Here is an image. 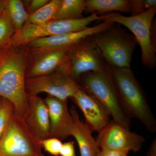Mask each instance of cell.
<instances>
[{
  "label": "cell",
  "mask_w": 156,
  "mask_h": 156,
  "mask_svg": "<svg viewBox=\"0 0 156 156\" xmlns=\"http://www.w3.org/2000/svg\"><path fill=\"white\" fill-rule=\"evenodd\" d=\"M100 19V16L94 13L81 19L52 20L38 25L25 23L15 31L9 44L25 45L36 39L84 30L92 22Z\"/></svg>",
  "instance_id": "52a82bcc"
},
{
  "label": "cell",
  "mask_w": 156,
  "mask_h": 156,
  "mask_svg": "<svg viewBox=\"0 0 156 156\" xmlns=\"http://www.w3.org/2000/svg\"><path fill=\"white\" fill-rule=\"evenodd\" d=\"M71 48L53 50L41 54L27 75V78L49 74L68 60Z\"/></svg>",
  "instance_id": "2e32d148"
},
{
  "label": "cell",
  "mask_w": 156,
  "mask_h": 156,
  "mask_svg": "<svg viewBox=\"0 0 156 156\" xmlns=\"http://www.w3.org/2000/svg\"><path fill=\"white\" fill-rule=\"evenodd\" d=\"M96 141L101 150H108L129 153H136L142 148L144 137L112 120L98 133Z\"/></svg>",
  "instance_id": "30bf717a"
},
{
  "label": "cell",
  "mask_w": 156,
  "mask_h": 156,
  "mask_svg": "<svg viewBox=\"0 0 156 156\" xmlns=\"http://www.w3.org/2000/svg\"><path fill=\"white\" fill-rule=\"evenodd\" d=\"M128 154L118 151L100 149L96 156H128Z\"/></svg>",
  "instance_id": "484cf974"
},
{
  "label": "cell",
  "mask_w": 156,
  "mask_h": 156,
  "mask_svg": "<svg viewBox=\"0 0 156 156\" xmlns=\"http://www.w3.org/2000/svg\"><path fill=\"white\" fill-rule=\"evenodd\" d=\"M49 1L48 0H32L31 1L29 6V11L30 14L44 6Z\"/></svg>",
  "instance_id": "d4e9b609"
},
{
  "label": "cell",
  "mask_w": 156,
  "mask_h": 156,
  "mask_svg": "<svg viewBox=\"0 0 156 156\" xmlns=\"http://www.w3.org/2000/svg\"><path fill=\"white\" fill-rule=\"evenodd\" d=\"M86 1L62 0L53 20L81 19L86 10Z\"/></svg>",
  "instance_id": "ac0fdd59"
},
{
  "label": "cell",
  "mask_w": 156,
  "mask_h": 156,
  "mask_svg": "<svg viewBox=\"0 0 156 156\" xmlns=\"http://www.w3.org/2000/svg\"><path fill=\"white\" fill-rule=\"evenodd\" d=\"M0 59H1V56H0Z\"/></svg>",
  "instance_id": "f546056e"
},
{
  "label": "cell",
  "mask_w": 156,
  "mask_h": 156,
  "mask_svg": "<svg viewBox=\"0 0 156 156\" xmlns=\"http://www.w3.org/2000/svg\"><path fill=\"white\" fill-rule=\"evenodd\" d=\"M62 0H52L29 16L26 23L33 24H44L52 21L56 15Z\"/></svg>",
  "instance_id": "d6986e66"
},
{
  "label": "cell",
  "mask_w": 156,
  "mask_h": 156,
  "mask_svg": "<svg viewBox=\"0 0 156 156\" xmlns=\"http://www.w3.org/2000/svg\"><path fill=\"white\" fill-rule=\"evenodd\" d=\"M15 31L14 24L5 9L0 15V49L9 44Z\"/></svg>",
  "instance_id": "44dd1931"
},
{
  "label": "cell",
  "mask_w": 156,
  "mask_h": 156,
  "mask_svg": "<svg viewBox=\"0 0 156 156\" xmlns=\"http://www.w3.org/2000/svg\"><path fill=\"white\" fill-rule=\"evenodd\" d=\"M6 10L16 31L22 28L29 16L22 2L20 0L7 1Z\"/></svg>",
  "instance_id": "ffe728a7"
},
{
  "label": "cell",
  "mask_w": 156,
  "mask_h": 156,
  "mask_svg": "<svg viewBox=\"0 0 156 156\" xmlns=\"http://www.w3.org/2000/svg\"><path fill=\"white\" fill-rule=\"evenodd\" d=\"M42 147L50 154L54 156L59 155L62 143L61 140L55 138H48L41 141Z\"/></svg>",
  "instance_id": "603a6c76"
},
{
  "label": "cell",
  "mask_w": 156,
  "mask_h": 156,
  "mask_svg": "<svg viewBox=\"0 0 156 156\" xmlns=\"http://www.w3.org/2000/svg\"><path fill=\"white\" fill-rule=\"evenodd\" d=\"M60 156H76L74 142L73 141H68L62 144L60 149L59 155Z\"/></svg>",
  "instance_id": "cb8c5ba5"
},
{
  "label": "cell",
  "mask_w": 156,
  "mask_h": 156,
  "mask_svg": "<svg viewBox=\"0 0 156 156\" xmlns=\"http://www.w3.org/2000/svg\"><path fill=\"white\" fill-rule=\"evenodd\" d=\"M147 156H156V138L152 142L148 151Z\"/></svg>",
  "instance_id": "83f0119b"
},
{
  "label": "cell",
  "mask_w": 156,
  "mask_h": 156,
  "mask_svg": "<svg viewBox=\"0 0 156 156\" xmlns=\"http://www.w3.org/2000/svg\"><path fill=\"white\" fill-rule=\"evenodd\" d=\"M108 67L120 103L128 119L139 120L148 131L155 133V118L132 70L126 68Z\"/></svg>",
  "instance_id": "6da1fadb"
},
{
  "label": "cell",
  "mask_w": 156,
  "mask_h": 156,
  "mask_svg": "<svg viewBox=\"0 0 156 156\" xmlns=\"http://www.w3.org/2000/svg\"><path fill=\"white\" fill-rule=\"evenodd\" d=\"M73 120V127L71 136L77 143L81 156H96L100 150L96 139L92 136V131L80 119L75 107L69 109Z\"/></svg>",
  "instance_id": "9a60e30c"
},
{
  "label": "cell",
  "mask_w": 156,
  "mask_h": 156,
  "mask_svg": "<svg viewBox=\"0 0 156 156\" xmlns=\"http://www.w3.org/2000/svg\"><path fill=\"white\" fill-rule=\"evenodd\" d=\"M0 100V138L2 136L15 110L14 105L8 99L1 98Z\"/></svg>",
  "instance_id": "7402d4cb"
},
{
  "label": "cell",
  "mask_w": 156,
  "mask_h": 156,
  "mask_svg": "<svg viewBox=\"0 0 156 156\" xmlns=\"http://www.w3.org/2000/svg\"><path fill=\"white\" fill-rule=\"evenodd\" d=\"M71 98L83 112L85 123L92 132L99 133L111 121V116L106 108L82 88Z\"/></svg>",
  "instance_id": "7c38bea8"
},
{
  "label": "cell",
  "mask_w": 156,
  "mask_h": 156,
  "mask_svg": "<svg viewBox=\"0 0 156 156\" xmlns=\"http://www.w3.org/2000/svg\"><path fill=\"white\" fill-rule=\"evenodd\" d=\"M156 8L140 14L125 16L118 12L100 16L99 21H108L126 27L134 35L141 51V61L144 66L154 68L156 64V49L154 40V18Z\"/></svg>",
  "instance_id": "7a4b0ae2"
},
{
  "label": "cell",
  "mask_w": 156,
  "mask_h": 156,
  "mask_svg": "<svg viewBox=\"0 0 156 156\" xmlns=\"http://www.w3.org/2000/svg\"><path fill=\"white\" fill-rule=\"evenodd\" d=\"M41 141L14 110L0 138V156H44Z\"/></svg>",
  "instance_id": "8992f818"
},
{
  "label": "cell",
  "mask_w": 156,
  "mask_h": 156,
  "mask_svg": "<svg viewBox=\"0 0 156 156\" xmlns=\"http://www.w3.org/2000/svg\"><path fill=\"white\" fill-rule=\"evenodd\" d=\"M25 67L24 56L17 52H9L0 59V98L11 101L22 117L27 101Z\"/></svg>",
  "instance_id": "3957f363"
},
{
  "label": "cell",
  "mask_w": 156,
  "mask_h": 156,
  "mask_svg": "<svg viewBox=\"0 0 156 156\" xmlns=\"http://www.w3.org/2000/svg\"><path fill=\"white\" fill-rule=\"evenodd\" d=\"M87 13L104 14L112 11L132 13L133 0H87Z\"/></svg>",
  "instance_id": "e0dca14e"
},
{
  "label": "cell",
  "mask_w": 156,
  "mask_h": 156,
  "mask_svg": "<svg viewBox=\"0 0 156 156\" xmlns=\"http://www.w3.org/2000/svg\"><path fill=\"white\" fill-rule=\"evenodd\" d=\"M113 23H101L84 30L36 39L28 43L31 49L40 54L53 50L71 48L87 38L105 30Z\"/></svg>",
  "instance_id": "8fae6325"
},
{
  "label": "cell",
  "mask_w": 156,
  "mask_h": 156,
  "mask_svg": "<svg viewBox=\"0 0 156 156\" xmlns=\"http://www.w3.org/2000/svg\"><path fill=\"white\" fill-rule=\"evenodd\" d=\"M142 5L144 11L156 8V0H142Z\"/></svg>",
  "instance_id": "4316f807"
},
{
  "label": "cell",
  "mask_w": 156,
  "mask_h": 156,
  "mask_svg": "<svg viewBox=\"0 0 156 156\" xmlns=\"http://www.w3.org/2000/svg\"><path fill=\"white\" fill-rule=\"evenodd\" d=\"M44 100L49 112L50 138L62 141L71 136L73 120L69 109L68 100H61L49 95Z\"/></svg>",
  "instance_id": "4fadbf2b"
},
{
  "label": "cell",
  "mask_w": 156,
  "mask_h": 156,
  "mask_svg": "<svg viewBox=\"0 0 156 156\" xmlns=\"http://www.w3.org/2000/svg\"><path fill=\"white\" fill-rule=\"evenodd\" d=\"M68 61L70 75L75 80L86 73L103 70L107 66L92 36L72 48Z\"/></svg>",
  "instance_id": "9c48e42d"
},
{
  "label": "cell",
  "mask_w": 156,
  "mask_h": 156,
  "mask_svg": "<svg viewBox=\"0 0 156 156\" xmlns=\"http://www.w3.org/2000/svg\"><path fill=\"white\" fill-rule=\"evenodd\" d=\"M7 5V1L0 0V15L5 10Z\"/></svg>",
  "instance_id": "f1b7e54d"
},
{
  "label": "cell",
  "mask_w": 156,
  "mask_h": 156,
  "mask_svg": "<svg viewBox=\"0 0 156 156\" xmlns=\"http://www.w3.org/2000/svg\"><path fill=\"white\" fill-rule=\"evenodd\" d=\"M23 120L35 136L40 141L50 138V122L48 106L37 95L27 96Z\"/></svg>",
  "instance_id": "5bb4252c"
},
{
  "label": "cell",
  "mask_w": 156,
  "mask_h": 156,
  "mask_svg": "<svg viewBox=\"0 0 156 156\" xmlns=\"http://www.w3.org/2000/svg\"><path fill=\"white\" fill-rule=\"evenodd\" d=\"M80 88L70 75L68 60L55 72L27 78L25 82L27 96L37 95L39 93L46 92L62 100L72 98Z\"/></svg>",
  "instance_id": "ba28073f"
},
{
  "label": "cell",
  "mask_w": 156,
  "mask_h": 156,
  "mask_svg": "<svg viewBox=\"0 0 156 156\" xmlns=\"http://www.w3.org/2000/svg\"><path fill=\"white\" fill-rule=\"evenodd\" d=\"M79 80L81 81V88L106 108L113 121L130 129V119L120 103L108 66L101 71L86 73Z\"/></svg>",
  "instance_id": "5b68a950"
},
{
  "label": "cell",
  "mask_w": 156,
  "mask_h": 156,
  "mask_svg": "<svg viewBox=\"0 0 156 156\" xmlns=\"http://www.w3.org/2000/svg\"><path fill=\"white\" fill-rule=\"evenodd\" d=\"M92 38L108 66L131 68L132 55L137 44L133 36L113 23Z\"/></svg>",
  "instance_id": "277c9868"
}]
</instances>
